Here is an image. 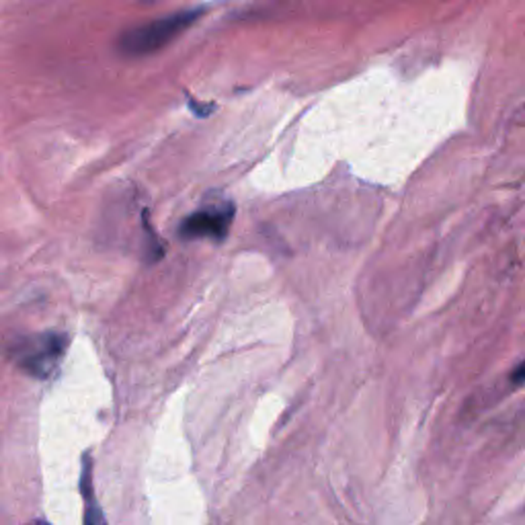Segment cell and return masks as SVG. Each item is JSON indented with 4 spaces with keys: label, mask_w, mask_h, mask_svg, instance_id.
<instances>
[{
    "label": "cell",
    "mask_w": 525,
    "mask_h": 525,
    "mask_svg": "<svg viewBox=\"0 0 525 525\" xmlns=\"http://www.w3.org/2000/svg\"><path fill=\"white\" fill-rule=\"evenodd\" d=\"M206 9H191V11H181L175 15H168V17L144 23L140 27H134L126 31L119 39V50L127 56H146L155 54L160 47H165L167 44H171L173 39L183 34L185 29L191 27L196 23L201 13Z\"/></svg>",
    "instance_id": "obj_1"
},
{
    "label": "cell",
    "mask_w": 525,
    "mask_h": 525,
    "mask_svg": "<svg viewBox=\"0 0 525 525\" xmlns=\"http://www.w3.org/2000/svg\"><path fill=\"white\" fill-rule=\"evenodd\" d=\"M66 337L62 333H42L21 338L13 345V359L34 378H50L66 353Z\"/></svg>",
    "instance_id": "obj_2"
},
{
    "label": "cell",
    "mask_w": 525,
    "mask_h": 525,
    "mask_svg": "<svg viewBox=\"0 0 525 525\" xmlns=\"http://www.w3.org/2000/svg\"><path fill=\"white\" fill-rule=\"evenodd\" d=\"M234 214H237V207L232 201H220V204L201 207L181 222L179 237L185 240H224L232 226Z\"/></svg>",
    "instance_id": "obj_3"
},
{
    "label": "cell",
    "mask_w": 525,
    "mask_h": 525,
    "mask_svg": "<svg viewBox=\"0 0 525 525\" xmlns=\"http://www.w3.org/2000/svg\"><path fill=\"white\" fill-rule=\"evenodd\" d=\"M80 492H83L85 497V525H107L99 500L95 499L91 456H85L83 474H80Z\"/></svg>",
    "instance_id": "obj_4"
},
{
    "label": "cell",
    "mask_w": 525,
    "mask_h": 525,
    "mask_svg": "<svg viewBox=\"0 0 525 525\" xmlns=\"http://www.w3.org/2000/svg\"><path fill=\"white\" fill-rule=\"evenodd\" d=\"M29 525H50V523H45V521H31Z\"/></svg>",
    "instance_id": "obj_5"
}]
</instances>
